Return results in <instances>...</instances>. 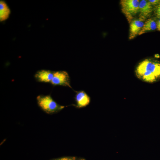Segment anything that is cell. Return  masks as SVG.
Instances as JSON below:
<instances>
[{
	"label": "cell",
	"mask_w": 160,
	"mask_h": 160,
	"mask_svg": "<svg viewBox=\"0 0 160 160\" xmlns=\"http://www.w3.org/2000/svg\"><path fill=\"white\" fill-rule=\"evenodd\" d=\"M153 10L152 5L148 1H141L139 4V19L143 21L150 17Z\"/></svg>",
	"instance_id": "6"
},
{
	"label": "cell",
	"mask_w": 160,
	"mask_h": 160,
	"mask_svg": "<svg viewBox=\"0 0 160 160\" xmlns=\"http://www.w3.org/2000/svg\"><path fill=\"white\" fill-rule=\"evenodd\" d=\"M139 1L122 0L120 4L121 10L129 23H130L139 12Z\"/></svg>",
	"instance_id": "3"
},
{
	"label": "cell",
	"mask_w": 160,
	"mask_h": 160,
	"mask_svg": "<svg viewBox=\"0 0 160 160\" xmlns=\"http://www.w3.org/2000/svg\"><path fill=\"white\" fill-rule=\"evenodd\" d=\"M78 160H85L84 159H79Z\"/></svg>",
	"instance_id": "16"
},
{
	"label": "cell",
	"mask_w": 160,
	"mask_h": 160,
	"mask_svg": "<svg viewBox=\"0 0 160 160\" xmlns=\"http://www.w3.org/2000/svg\"><path fill=\"white\" fill-rule=\"evenodd\" d=\"M154 13L157 18L160 19V2L155 6L154 9Z\"/></svg>",
	"instance_id": "11"
},
{
	"label": "cell",
	"mask_w": 160,
	"mask_h": 160,
	"mask_svg": "<svg viewBox=\"0 0 160 160\" xmlns=\"http://www.w3.org/2000/svg\"><path fill=\"white\" fill-rule=\"evenodd\" d=\"M144 23L139 19L132 20L130 23L129 38L132 39L135 37L140 31Z\"/></svg>",
	"instance_id": "8"
},
{
	"label": "cell",
	"mask_w": 160,
	"mask_h": 160,
	"mask_svg": "<svg viewBox=\"0 0 160 160\" xmlns=\"http://www.w3.org/2000/svg\"><path fill=\"white\" fill-rule=\"evenodd\" d=\"M74 99L76 102V106L81 108L87 106L90 103V97L84 91L81 90L76 91Z\"/></svg>",
	"instance_id": "5"
},
{
	"label": "cell",
	"mask_w": 160,
	"mask_h": 160,
	"mask_svg": "<svg viewBox=\"0 0 160 160\" xmlns=\"http://www.w3.org/2000/svg\"><path fill=\"white\" fill-rule=\"evenodd\" d=\"M136 76L140 80L152 83L160 80V62L146 58L139 63L135 70Z\"/></svg>",
	"instance_id": "1"
},
{
	"label": "cell",
	"mask_w": 160,
	"mask_h": 160,
	"mask_svg": "<svg viewBox=\"0 0 160 160\" xmlns=\"http://www.w3.org/2000/svg\"><path fill=\"white\" fill-rule=\"evenodd\" d=\"M54 72V71L50 70H41L35 73L34 77L38 82L50 83L53 77Z\"/></svg>",
	"instance_id": "7"
},
{
	"label": "cell",
	"mask_w": 160,
	"mask_h": 160,
	"mask_svg": "<svg viewBox=\"0 0 160 160\" xmlns=\"http://www.w3.org/2000/svg\"><path fill=\"white\" fill-rule=\"evenodd\" d=\"M155 57L156 58H159L160 57V56L159 54H156L155 55Z\"/></svg>",
	"instance_id": "15"
},
{
	"label": "cell",
	"mask_w": 160,
	"mask_h": 160,
	"mask_svg": "<svg viewBox=\"0 0 160 160\" xmlns=\"http://www.w3.org/2000/svg\"><path fill=\"white\" fill-rule=\"evenodd\" d=\"M157 28L158 30L160 31V19L157 22Z\"/></svg>",
	"instance_id": "14"
},
{
	"label": "cell",
	"mask_w": 160,
	"mask_h": 160,
	"mask_svg": "<svg viewBox=\"0 0 160 160\" xmlns=\"http://www.w3.org/2000/svg\"><path fill=\"white\" fill-rule=\"evenodd\" d=\"M149 3L153 6H156L160 2L159 0H148Z\"/></svg>",
	"instance_id": "12"
},
{
	"label": "cell",
	"mask_w": 160,
	"mask_h": 160,
	"mask_svg": "<svg viewBox=\"0 0 160 160\" xmlns=\"http://www.w3.org/2000/svg\"><path fill=\"white\" fill-rule=\"evenodd\" d=\"M75 157H63L54 160H75Z\"/></svg>",
	"instance_id": "13"
},
{
	"label": "cell",
	"mask_w": 160,
	"mask_h": 160,
	"mask_svg": "<svg viewBox=\"0 0 160 160\" xmlns=\"http://www.w3.org/2000/svg\"><path fill=\"white\" fill-rule=\"evenodd\" d=\"M11 12L6 2L2 0L0 1V20L2 22L7 20L9 17Z\"/></svg>",
	"instance_id": "10"
},
{
	"label": "cell",
	"mask_w": 160,
	"mask_h": 160,
	"mask_svg": "<svg viewBox=\"0 0 160 160\" xmlns=\"http://www.w3.org/2000/svg\"><path fill=\"white\" fill-rule=\"evenodd\" d=\"M157 28V23L153 18H149L144 23L139 35L143 34L147 32L155 30Z\"/></svg>",
	"instance_id": "9"
},
{
	"label": "cell",
	"mask_w": 160,
	"mask_h": 160,
	"mask_svg": "<svg viewBox=\"0 0 160 160\" xmlns=\"http://www.w3.org/2000/svg\"><path fill=\"white\" fill-rule=\"evenodd\" d=\"M36 99L40 108L48 113L57 112L65 107L58 104L50 95H40L37 96Z\"/></svg>",
	"instance_id": "2"
},
{
	"label": "cell",
	"mask_w": 160,
	"mask_h": 160,
	"mask_svg": "<svg viewBox=\"0 0 160 160\" xmlns=\"http://www.w3.org/2000/svg\"><path fill=\"white\" fill-rule=\"evenodd\" d=\"M50 83L53 86H63L72 89L70 76L68 73L65 71H54L53 77Z\"/></svg>",
	"instance_id": "4"
}]
</instances>
